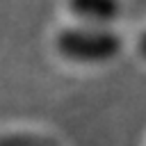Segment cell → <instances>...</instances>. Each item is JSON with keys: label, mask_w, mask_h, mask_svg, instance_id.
Wrapping results in <instances>:
<instances>
[{"label": "cell", "mask_w": 146, "mask_h": 146, "mask_svg": "<svg viewBox=\"0 0 146 146\" xmlns=\"http://www.w3.org/2000/svg\"><path fill=\"white\" fill-rule=\"evenodd\" d=\"M125 11L123 0H64V16L71 23L119 27Z\"/></svg>", "instance_id": "7a4b0ae2"}, {"label": "cell", "mask_w": 146, "mask_h": 146, "mask_svg": "<svg viewBox=\"0 0 146 146\" xmlns=\"http://www.w3.org/2000/svg\"><path fill=\"white\" fill-rule=\"evenodd\" d=\"M0 146H55V141L39 130H5Z\"/></svg>", "instance_id": "3957f363"}, {"label": "cell", "mask_w": 146, "mask_h": 146, "mask_svg": "<svg viewBox=\"0 0 146 146\" xmlns=\"http://www.w3.org/2000/svg\"><path fill=\"white\" fill-rule=\"evenodd\" d=\"M55 57L75 68H103L121 57L125 36L119 27L82 25L64 21L50 36Z\"/></svg>", "instance_id": "6da1fadb"}, {"label": "cell", "mask_w": 146, "mask_h": 146, "mask_svg": "<svg viewBox=\"0 0 146 146\" xmlns=\"http://www.w3.org/2000/svg\"><path fill=\"white\" fill-rule=\"evenodd\" d=\"M135 52H137V57L146 64V25L139 30V34H137V39H135Z\"/></svg>", "instance_id": "277c9868"}]
</instances>
